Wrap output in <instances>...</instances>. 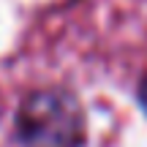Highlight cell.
Instances as JSON below:
<instances>
[{"instance_id":"6da1fadb","label":"cell","mask_w":147,"mask_h":147,"mask_svg":"<svg viewBox=\"0 0 147 147\" xmlns=\"http://www.w3.org/2000/svg\"><path fill=\"white\" fill-rule=\"evenodd\" d=\"M16 139L22 147H82L84 112L63 90H38L22 98L16 112Z\"/></svg>"},{"instance_id":"7a4b0ae2","label":"cell","mask_w":147,"mask_h":147,"mask_svg":"<svg viewBox=\"0 0 147 147\" xmlns=\"http://www.w3.org/2000/svg\"><path fill=\"white\" fill-rule=\"evenodd\" d=\"M136 98H139V106H142V109H144V115H147V76L142 79V84H139Z\"/></svg>"}]
</instances>
